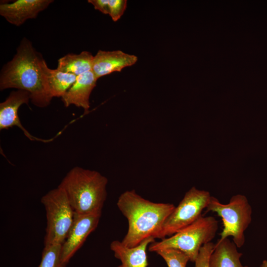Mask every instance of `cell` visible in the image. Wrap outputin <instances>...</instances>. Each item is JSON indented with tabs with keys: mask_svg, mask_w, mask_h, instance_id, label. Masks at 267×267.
I'll use <instances>...</instances> for the list:
<instances>
[{
	"mask_svg": "<svg viewBox=\"0 0 267 267\" xmlns=\"http://www.w3.org/2000/svg\"><path fill=\"white\" fill-rule=\"evenodd\" d=\"M45 60L26 38L21 40L12 59L4 65L0 74V89L14 88L27 91L35 106L49 105L53 97L43 70Z\"/></svg>",
	"mask_w": 267,
	"mask_h": 267,
	"instance_id": "1",
	"label": "cell"
},
{
	"mask_svg": "<svg viewBox=\"0 0 267 267\" xmlns=\"http://www.w3.org/2000/svg\"><path fill=\"white\" fill-rule=\"evenodd\" d=\"M117 206L128 220V231L121 242L129 248L148 238H158L165 222L176 207L171 203L151 202L134 189L122 193Z\"/></svg>",
	"mask_w": 267,
	"mask_h": 267,
	"instance_id": "2",
	"label": "cell"
},
{
	"mask_svg": "<svg viewBox=\"0 0 267 267\" xmlns=\"http://www.w3.org/2000/svg\"><path fill=\"white\" fill-rule=\"evenodd\" d=\"M107 183L106 177L98 172L77 166L67 173L58 187L66 193L75 213L101 215Z\"/></svg>",
	"mask_w": 267,
	"mask_h": 267,
	"instance_id": "3",
	"label": "cell"
},
{
	"mask_svg": "<svg viewBox=\"0 0 267 267\" xmlns=\"http://www.w3.org/2000/svg\"><path fill=\"white\" fill-rule=\"evenodd\" d=\"M218 228V221L214 217L202 216L173 235L151 243L148 246V250L156 252L164 249L178 250L194 263L202 247L211 242Z\"/></svg>",
	"mask_w": 267,
	"mask_h": 267,
	"instance_id": "4",
	"label": "cell"
},
{
	"mask_svg": "<svg viewBox=\"0 0 267 267\" xmlns=\"http://www.w3.org/2000/svg\"><path fill=\"white\" fill-rule=\"evenodd\" d=\"M206 209L207 212L216 213L222 218L223 229L219 240L231 236L237 248L244 245L245 231L252 222V214L251 206L245 196L234 195L227 204H223L211 196Z\"/></svg>",
	"mask_w": 267,
	"mask_h": 267,
	"instance_id": "5",
	"label": "cell"
},
{
	"mask_svg": "<svg viewBox=\"0 0 267 267\" xmlns=\"http://www.w3.org/2000/svg\"><path fill=\"white\" fill-rule=\"evenodd\" d=\"M46 212L44 246L62 245L73 223L75 212L64 191L57 187L41 198Z\"/></svg>",
	"mask_w": 267,
	"mask_h": 267,
	"instance_id": "6",
	"label": "cell"
},
{
	"mask_svg": "<svg viewBox=\"0 0 267 267\" xmlns=\"http://www.w3.org/2000/svg\"><path fill=\"white\" fill-rule=\"evenodd\" d=\"M211 197L208 191L190 188L165 222L158 238L171 236L195 222L202 216Z\"/></svg>",
	"mask_w": 267,
	"mask_h": 267,
	"instance_id": "7",
	"label": "cell"
},
{
	"mask_svg": "<svg viewBox=\"0 0 267 267\" xmlns=\"http://www.w3.org/2000/svg\"><path fill=\"white\" fill-rule=\"evenodd\" d=\"M101 215H78L75 213L72 225L61 248L62 267H65L71 258L82 247L88 236L98 226Z\"/></svg>",
	"mask_w": 267,
	"mask_h": 267,
	"instance_id": "8",
	"label": "cell"
},
{
	"mask_svg": "<svg viewBox=\"0 0 267 267\" xmlns=\"http://www.w3.org/2000/svg\"><path fill=\"white\" fill-rule=\"evenodd\" d=\"M30 99V93L24 90L17 89L10 93L6 99L0 103V130H7L16 126L32 141L44 142L49 141V140L43 139L32 135L22 126L18 116V110L22 104L28 105Z\"/></svg>",
	"mask_w": 267,
	"mask_h": 267,
	"instance_id": "9",
	"label": "cell"
},
{
	"mask_svg": "<svg viewBox=\"0 0 267 267\" xmlns=\"http://www.w3.org/2000/svg\"><path fill=\"white\" fill-rule=\"evenodd\" d=\"M53 2L52 0H17L0 4V15L16 26L26 20L36 18L39 13Z\"/></svg>",
	"mask_w": 267,
	"mask_h": 267,
	"instance_id": "10",
	"label": "cell"
},
{
	"mask_svg": "<svg viewBox=\"0 0 267 267\" xmlns=\"http://www.w3.org/2000/svg\"><path fill=\"white\" fill-rule=\"evenodd\" d=\"M137 60L136 56L120 50H99L93 56L92 71L98 79L113 72H120L123 68L135 64Z\"/></svg>",
	"mask_w": 267,
	"mask_h": 267,
	"instance_id": "11",
	"label": "cell"
},
{
	"mask_svg": "<svg viewBox=\"0 0 267 267\" xmlns=\"http://www.w3.org/2000/svg\"><path fill=\"white\" fill-rule=\"evenodd\" d=\"M97 80L92 70L78 76L75 83L61 97L64 106L74 105L82 108L85 113H88L90 108V95Z\"/></svg>",
	"mask_w": 267,
	"mask_h": 267,
	"instance_id": "12",
	"label": "cell"
},
{
	"mask_svg": "<svg viewBox=\"0 0 267 267\" xmlns=\"http://www.w3.org/2000/svg\"><path fill=\"white\" fill-rule=\"evenodd\" d=\"M154 241L155 238H148L138 245L129 248L124 245L121 241H113L110 244V249L115 257L121 263L117 267H147L148 266L147 248Z\"/></svg>",
	"mask_w": 267,
	"mask_h": 267,
	"instance_id": "13",
	"label": "cell"
},
{
	"mask_svg": "<svg viewBox=\"0 0 267 267\" xmlns=\"http://www.w3.org/2000/svg\"><path fill=\"white\" fill-rule=\"evenodd\" d=\"M237 248L228 238L219 239L210 258V267H249L242 264V253Z\"/></svg>",
	"mask_w": 267,
	"mask_h": 267,
	"instance_id": "14",
	"label": "cell"
},
{
	"mask_svg": "<svg viewBox=\"0 0 267 267\" xmlns=\"http://www.w3.org/2000/svg\"><path fill=\"white\" fill-rule=\"evenodd\" d=\"M43 70L48 88L53 97H62L75 83L77 77L57 69H51L45 61L43 63Z\"/></svg>",
	"mask_w": 267,
	"mask_h": 267,
	"instance_id": "15",
	"label": "cell"
},
{
	"mask_svg": "<svg viewBox=\"0 0 267 267\" xmlns=\"http://www.w3.org/2000/svg\"><path fill=\"white\" fill-rule=\"evenodd\" d=\"M93 56L89 51L68 53L58 60L56 69L77 76L92 70Z\"/></svg>",
	"mask_w": 267,
	"mask_h": 267,
	"instance_id": "16",
	"label": "cell"
},
{
	"mask_svg": "<svg viewBox=\"0 0 267 267\" xmlns=\"http://www.w3.org/2000/svg\"><path fill=\"white\" fill-rule=\"evenodd\" d=\"M61 248V245L44 246L38 267H62Z\"/></svg>",
	"mask_w": 267,
	"mask_h": 267,
	"instance_id": "17",
	"label": "cell"
},
{
	"mask_svg": "<svg viewBox=\"0 0 267 267\" xmlns=\"http://www.w3.org/2000/svg\"><path fill=\"white\" fill-rule=\"evenodd\" d=\"M165 261L168 267H186L189 258L182 252L175 249H164L156 252Z\"/></svg>",
	"mask_w": 267,
	"mask_h": 267,
	"instance_id": "18",
	"label": "cell"
},
{
	"mask_svg": "<svg viewBox=\"0 0 267 267\" xmlns=\"http://www.w3.org/2000/svg\"><path fill=\"white\" fill-rule=\"evenodd\" d=\"M215 244L211 242L202 247L194 263V267H210L209 260Z\"/></svg>",
	"mask_w": 267,
	"mask_h": 267,
	"instance_id": "19",
	"label": "cell"
},
{
	"mask_svg": "<svg viewBox=\"0 0 267 267\" xmlns=\"http://www.w3.org/2000/svg\"><path fill=\"white\" fill-rule=\"evenodd\" d=\"M127 5V0H109V15L114 22L120 19L126 10Z\"/></svg>",
	"mask_w": 267,
	"mask_h": 267,
	"instance_id": "20",
	"label": "cell"
},
{
	"mask_svg": "<svg viewBox=\"0 0 267 267\" xmlns=\"http://www.w3.org/2000/svg\"><path fill=\"white\" fill-rule=\"evenodd\" d=\"M96 10H98L104 14H109V0H89Z\"/></svg>",
	"mask_w": 267,
	"mask_h": 267,
	"instance_id": "21",
	"label": "cell"
},
{
	"mask_svg": "<svg viewBox=\"0 0 267 267\" xmlns=\"http://www.w3.org/2000/svg\"><path fill=\"white\" fill-rule=\"evenodd\" d=\"M260 267H267V260H264Z\"/></svg>",
	"mask_w": 267,
	"mask_h": 267,
	"instance_id": "22",
	"label": "cell"
}]
</instances>
